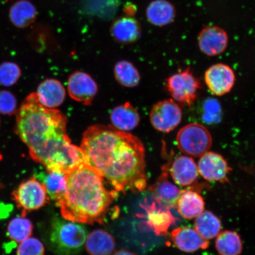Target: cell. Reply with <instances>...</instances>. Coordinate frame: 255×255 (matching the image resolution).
Wrapping results in <instances>:
<instances>
[{"label": "cell", "mask_w": 255, "mask_h": 255, "mask_svg": "<svg viewBox=\"0 0 255 255\" xmlns=\"http://www.w3.org/2000/svg\"><path fill=\"white\" fill-rule=\"evenodd\" d=\"M87 163L117 191L145 189V148L138 137L112 126L95 125L85 130L81 147Z\"/></svg>", "instance_id": "obj_1"}, {"label": "cell", "mask_w": 255, "mask_h": 255, "mask_svg": "<svg viewBox=\"0 0 255 255\" xmlns=\"http://www.w3.org/2000/svg\"><path fill=\"white\" fill-rule=\"evenodd\" d=\"M67 117L40 103L36 94L28 95L17 112L15 132L34 161L47 171L69 173L86 162L81 148L67 133Z\"/></svg>", "instance_id": "obj_2"}, {"label": "cell", "mask_w": 255, "mask_h": 255, "mask_svg": "<svg viewBox=\"0 0 255 255\" xmlns=\"http://www.w3.org/2000/svg\"><path fill=\"white\" fill-rule=\"evenodd\" d=\"M65 175L66 190L56 202L63 218L88 224L103 222L117 191L108 190L104 177L87 162Z\"/></svg>", "instance_id": "obj_3"}, {"label": "cell", "mask_w": 255, "mask_h": 255, "mask_svg": "<svg viewBox=\"0 0 255 255\" xmlns=\"http://www.w3.org/2000/svg\"><path fill=\"white\" fill-rule=\"evenodd\" d=\"M87 237V232L81 225L58 220L54 223L50 240L57 253L72 255L81 251Z\"/></svg>", "instance_id": "obj_4"}, {"label": "cell", "mask_w": 255, "mask_h": 255, "mask_svg": "<svg viewBox=\"0 0 255 255\" xmlns=\"http://www.w3.org/2000/svg\"><path fill=\"white\" fill-rule=\"evenodd\" d=\"M211 133L198 123H190L181 128L176 136L177 147L184 155L198 158L211 148Z\"/></svg>", "instance_id": "obj_5"}, {"label": "cell", "mask_w": 255, "mask_h": 255, "mask_svg": "<svg viewBox=\"0 0 255 255\" xmlns=\"http://www.w3.org/2000/svg\"><path fill=\"white\" fill-rule=\"evenodd\" d=\"M166 88L172 100L191 107L196 101L202 84L188 68L170 76L166 81Z\"/></svg>", "instance_id": "obj_6"}, {"label": "cell", "mask_w": 255, "mask_h": 255, "mask_svg": "<svg viewBox=\"0 0 255 255\" xmlns=\"http://www.w3.org/2000/svg\"><path fill=\"white\" fill-rule=\"evenodd\" d=\"M16 205L24 213L41 208L49 202V194L42 182L32 177L23 181L12 193Z\"/></svg>", "instance_id": "obj_7"}, {"label": "cell", "mask_w": 255, "mask_h": 255, "mask_svg": "<svg viewBox=\"0 0 255 255\" xmlns=\"http://www.w3.org/2000/svg\"><path fill=\"white\" fill-rule=\"evenodd\" d=\"M182 118L180 105L172 99L158 102L153 106L149 114L152 127L164 133L173 131L180 125Z\"/></svg>", "instance_id": "obj_8"}, {"label": "cell", "mask_w": 255, "mask_h": 255, "mask_svg": "<svg viewBox=\"0 0 255 255\" xmlns=\"http://www.w3.org/2000/svg\"><path fill=\"white\" fill-rule=\"evenodd\" d=\"M205 81L212 94L222 97L229 93L234 88L236 76L234 70L224 63H216L205 72Z\"/></svg>", "instance_id": "obj_9"}, {"label": "cell", "mask_w": 255, "mask_h": 255, "mask_svg": "<svg viewBox=\"0 0 255 255\" xmlns=\"http://www.w3.org/2000/svg\"><path fill=\"white\" fill-rule=\"evenodd\" d=\"M197 167L199 174L205 180L220 183L228 181L231 170L222 155L209 151L201 156Z\"/></svg>", "instance_id": "obj_10"}, {"label": "cell", "mask_w": 255, "mask_h": 255, "mask_svg": "<svg viewBox=\"0 0 255 255\" xmlns=\"http://www.w3.org/2000/svg\"><path fill=\"white\" fill-rule=\"evenodd\" d=\"M200 50L204 55L214 57L225 52L229 44L226 31L217 25H209L203 28L197 38Z\"/></svg>", "instance_id": "obj_11"}, {"label": "cell", "mask_w": 255, "mask_h": 255, "mask_svg": "<svg viewBox=\"0 0 255 255\" xmlns=\"http://www.w3.org/2000/svg\"><path fill=\"white\" fill-rule=\"evenodd\" d=\"M68 91L73 100L85 105H90L98 93V88L97 83L91 76L77 71L69 76Z\"/></svg>", "instance_id": "obj_12"}, {"label": "cell", "mask_w": 255, "mask_h": 255, "mask_svg": "<svg viewBox=\"0 0 255 255\" xmlns=\"http://www.w3.org/2000/svg\"><path fill=\"white\" fill-rule=\"evenodd\" d=\"M170 173L175 184L187 187L196 182L199 170L194 159L186 155H179L171 165Z\"/></svg>", "instance_id": "obj_13"}, {"label": "cell", "mask_w": 255, "mask_h": 255, "mask_svg": "<svg viewBox=\"0 0 255 255\" xmlns=\"http://www.w3.org/2000/svg\"><path fill=\"white\" fill-rule=\"evenodd\" d=\"M171 239L178 250L187 253L206 250L209 246L208 241L201 237L195 229L189 227L174 229Z\"/></svg>", "instance_id": "obj_14"}, {"label": "cell", "mask_w": 255, "mask_h": 255, "mask_svg": "<svg viewBox=\"0 0 255 255\" xmlns=\"http://www.w3.org/2000/svg\"><path fill=\"white\" fill-rule=\"evenodd\" d=\"M168 168L167 165L155 183L150 187V191L159 203L167 206H176L182 190L172 183L168 178Z\"/></svg>", "instance_id": "obj_15"}, {"label": "cell", "mask_w": 255, "mask_h": 255, "mask_svg": "<svg viewBox=\"0 0 255 255\" xmlns=\"http://www.w3.org/2000/svg\"><path fill=\"white\" fill-rule=\"evenodd\" d=\"M36 94L40 103L50 109L59 107L63 103L66 97L63 86L54 79H48L41 82Z\"/></svg>", "instance_id": "obj_16"}, {"label": "cell", "mask_w": 255, "mask_h": 255, "mask_svg": "<svg viewBox=\"0 0 255 255\" xmlns=\"http://www.w3.org/2000/svg\"><path fill=\"white\" fill-rule=\"evenodd\" d=\"M112 36L117 42L129 44L138 40L141 33V27L135 18L121 17L117 19L111 28Z\"/></svg>", "instance_id": "obj_17"}, {"label": "cell", "mask_w": 255, "mask_h": 255, "mask_svg": "<svg viewBox=\"0 0 255 255\" xmlns=\"http://www.w3.org/2000/svg\"><path fill=\"white\" fill-rule=\"evenodd\" d=\"M146 16L152 25L164 27L173 23L176 16V9L168 0H154L146 8Z\"/></svg>", "instance_id": "obj_18"}, {"label": "cell", "mask_w": 255, "mask_h": 255, "mask_svg": "<svg viewBox=\"0 0 255 255\" xmlns=\"http://www.w3.org/2000/svg\"><path fill=\"white\" fill-rule=\"evenodd\" d=\"M112 124L122 131H130L138 126L140 117L138 111L129 103L114 108L110 116Z\"/></svg>", "instance_id": "obj_19"}, {"label": "cell", "mask_w": 255, "mask_h": 255, "mask_svg": "<svg viewBox=\"0 0 255 255\" xmlns=\"http://www.w3.org/2000/svg\"><path fill=\"white\" fill-rule=\"evenodd\" d=\"M176 206L181 216L186 219H192L204 212L205 203L203 197L196 191L184 190L181 192Z\"/></svg>", "instance_id": "obj_20"}, {"label": "cell", "mask_w": 255, "mask_h": 255, "mask_svg": "<svg viewBox=\"0 0 255 255\" xmlns=\"http://www.w3.org/2000/svg\"><path fill=\"white\" fill-rule=\"evenodd\" d=\"M37 15L36 7L28 0H18L9 8V20L18 28L29 26L36 20Z\"/></svg>", "instance_id": "obj_21"}, {"label": "cell", "mask_w": 255, "mask_h": 255, "mask_svg": "<svg viewBox=\"0 0 255 255\" xmlns=\"http://www.w3.org/2000/svg\"><path fill=\"white\" fill-rule=\"evenodd\" d=\"M85 246L90 255H111L116 248V242L109 233L97 229L88 236Z\"/></svg>", "instance_id": "obj_22"}, {"label": "cell", "mask_w": 255, "mask_h": 255, "mask_svg": "<svg viewBox=\"0 0 255 255\" xmlns=\"http://www.w3.org/2000/svg\"><path fill=\"white\" fill-rule=\"evenodd\" d=\"M195 230L207 241L215 238L222 230L221 220L214 213L204 211L197 216L194 222Z\"/></svg>", "instance_id": "obj_23"}, {"label": "cell", "mask_w": 255, "mask_h": 255, "mask_svg": "<svg viewBox=\"0 0 255 255\" xmlns=\"http://www.w3.org/2000/svg\"><path fill=\"white\" fill-rule=\"evenodd\" d=\"M216 248L221 255H240L243 245L237 232L226 231L220 233L217 237Z\"/></svg>", "instance_id": "obj_24"}, {"label": "cell", "mask_w": 255, "mask_h": 255, "mask_svg": "<svg viewBox=\"0 0 255 255\" xmlns=\"http://www.w3.org/2000/svg\"><path fill=\"white\" fill-rule=\"evenodd\" d=\"M114 75L118 82L127 88L136 87L141 80L138 70L133 64L126 60L117 63L114 68Z\"/></svg>", "instance_id": "obj_25"}, {"label": "cell", "mask_w": 255, "mask_h": 255, "mask_svg": "<svg viewBox=\"0 0 255 255\" xmlns=\"http://www.w3.org/2000/svg\"><path fill=\"white\" fill-rule=\"evenodd\" d=\"M33 223L24 215L16 217L9 222L7 232L11 241L20 244V242L30 238L33 233Z\"/></svg>", "instance_id": "obj_26"}, {"label": "cell", "mask_w": 255, "mask_h": 255, "mask_svg": "<svg viewBox=\"0 0 255 255\" xmlns=\"http://www.w3.org/2000/svg\"><path fill=\"white\" fill-rule=\"evenodd\" d=\"M42 183L49 196L56 202L61 198L67 189L66 175L59 172L47 171Z\"/></svg>", "instance_id": "obj_27"}, {"label": "cell", "mask_w": 255, "mask_h": 255, "mask_svg": "<svg viewBox=\"0 0 255 255\" xmlns=\"http://www.w3.org/2000/svg\"><path fill=\"white\" fill-rule=\"evenodd\" d=\"M21 74V70L15 63H2L0 65V85L7 87H11L17 83Z\"/></svg>", "instance_id": "obj_28"}, {"label": "cell", "mask_w": 255, "mask_h": 255, "mask_svg": "<svg viewBox=\"0 0 255 255\" xmlns=\"http://www.w3.org/2000/svg\"><path fill=\"white\" fill-rule=\"evenodd\" d=\"M44 247L36 238H29L19 244L17 255H44Z\"/></svg>", "instance_id": "obj_29"}, {"label": "cell", "mask_w": 255, "mask_h": 255, "mask_svg": "<svg viewBox=\"0 0 255 255\" xmlns=\"http://www.w3.org/2000/svg\"><path fill=\"white\" fill-rule=\"evenodd\" d=\"M17 110V100L14 95L7 91H0V114L12 115Z\"/></svg>", "instance_id": "obj_30"}, {"label": "cell", "mask_w": 255, "mask_h": 255, "mask_svg": "<svg viewBox=\"0 0 255 255\" xmlns=\"http://www.w3.org/2000/svg\"><path fill=\"white\" fill-rule=\"evenodd\" d=\"M114 255H135L133 253H130L129 251H127L125 250H121L117 252L116 253H115Z\"/></svg>", "instance_id": "obj_31"}]
</instances>
